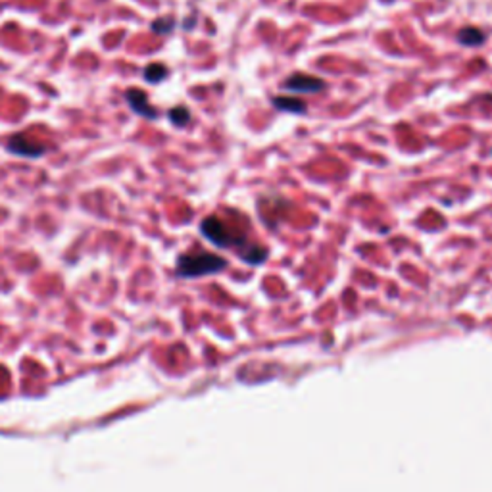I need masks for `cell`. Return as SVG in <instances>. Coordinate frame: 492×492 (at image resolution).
Listing matches in <instances>:
<instances>
[{"mask_svg":"<svg viewBox=\"0 0 492 492\" xmlns=\"http://www.w3.org/2000/svg\"><path fill=\"white\" fill-rule=\"evenodd\" d=\"M227 267V260L210 254V252H194V254H181L177 258L176 273L183 279H196V277L214 275Z\"/></svg>","mask_w":492,"mask_h":492,"instance_id":"cell-2","label":"cell"},{"mask_svg":"<svg viewBox=\"0 0 492 492\" xmlns=\"http://www.w3.org/2000/svg\"><path fill=\"white\" fill-rule=\"evenodd\" d=\"M458 41L466 46H481L484 42V33L477 27H464L458 33Z\"/></svg>","mask_w":492,"mask_h":492,"instance_id":"cell-8","label":"cell"},{"mask_svg":"<svg viewBox=\"0 0 492 492\" xmlns=\"http://www.w3.org/2000/svg\"><path fill=\"white\" fill-rule=\"evenodd\" d=\"M241 258L244 260L246 264H254V266H258V264H264V262H266L267 251L264 248V246L254 244V246H248V248H242Z\"/></svg>","mask_w":492,"mask_h":492,"instance_id":"cell-9","label":"cell"},{"mask_svg":"<svg viewBox=\"0 0 492 492\" xmlns=\"http://www.w3.org/2000/svg\"><path fill=\"white\" fill-rule=\"evenodd\" d=\"M201 233L219 248H241L242 251V246L246 244L244 229L217 216H208L202 219Z\"/></svg>","mask_w":492,"mask_h":492,"instance_id":"cell-1","label":"cell"},{"mask_svg":"<svg viewBox=\"0 0 492 492\" xmlns=\"http://www.w3.org/2000/svg\"><path fill=\"white\" fill-rule=\"evenodd\" d=\"M126 102L137 116L146 117V119H158L160 112L149 102V94L142 89H127Z\"/></svg>","mask_w":492,"mask_h":492,"instance_id":"cell-5","label":"cell"},{"mask_svg":"<svg viewBox=\"0 0 492 492\" xmlns=\"http://www.w3.org/2000/svg\"><path fill=\"white\" fill-rule=\"evenodd\" d=\"M273 106L277 110H283V112H291V114H304L308 106L306 102L300 101V99H289V96H275L273 99Z\"/></svg>","mask_w":492,"mask_h":492,"instance_id":"cell-6","label":"cell"},{"mask_svg":"<svg viewBox=\"0 0 492 492\" xmlns=\"http://www.w3.org/2000/svg\"><path fill=\"white\" fill-rule=\"evenodd\" d=\"M151 27L156 35H167L176 29V19L173 17H158L152 22Z\"/></svg>","mask_w":492,"mask_h":492,"instance_id":"cell-11","label":"cell"},{"mask_svg":"<svg viewBox=\"0 0 492 492\" xmlns=\"http://www.w3.org/2000/svg\"><path fill=\"white\" fill-rule=\"evenodd\" d=\"M167 76H169V69L164 64H149V66L144 67V71H142L144 81H149L152 85L162 83L164 79H167Z\"/></svg>","mask_w":492,"mask_h":492,"instance_id":"cell-7","label":"cell"},{"mask_svg":"<svg viewBox=\"0 0 492 492\" xmlns=\"http://www.w3.org/2000/svg\"><path fill=\"white\" fill-rule=\"evenodd\" d=\"M6 152L19 156V158L37 160L46 154V146L31 141L26 133H17L14 137H10L8 142H6Z\"/></svg>","mask_w":492,"mask_h":492,"instance_id":"cell-3","label":"cell"},{"mask_svg":"<svg viewBox=\"0 0 492 492\" xmlns=\"http://www.w3.org/2000/svg\"><path fill=\"white\" fill-rule=\"evenodd\" d=\"M167 117H169V121L176 127H185L191 124V110L187 108V106H176V108H171L167 112Z\"/></svg>","mask_w":492,"mask_h":492,"instance_id":"cell-10","label":"cell"},{"mask_svg":"<svg viewBox=\"0 0 492 492\" xmlns=\"http://www.w3.org/2000/svg\"><path fill=\"white\" fill-rule=\"evenodd\" d=\"M283 89L291 92H302V94H314L325 89V81L308 74H294L289 79H285Z\"/></svg>","mask_w":492,"mask_h":492,"instance_id":"cell-4","label":"cell"}]
</instances>
